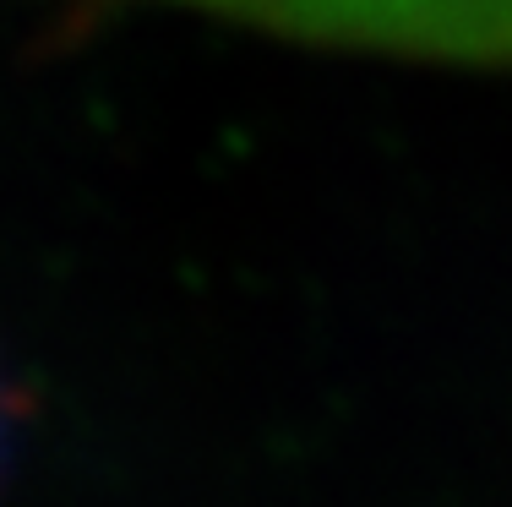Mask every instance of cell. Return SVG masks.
I'll return each mask as SVG.
<instances>
[{
    "label": "cell",
    "mask_w": 512,
    "mask_h": 507,
    "mask_svg": "<svg viewBox=\"0 0 512 507\" xmlns=\"http://www.w3.org/2000/svg\"><path fill=\"white\" fill-rule=\"evenodd\" d=\"M17 420H22V398L11 388V371L0 366V475H6V458H11V437H17Z\"/></svg>",
    "instance_id": "cell-2"
},
{
    "label": "cell",
    "mask_w": 512,
    "mask_h": 507,
    "mask_svg": "<svg viewBox=\"0 0 512 507\" xmlns=\"http://www.w3.org/2000/svg\"><path fill=\"white\" fill-rule=\"evenodd\" d=\"M322 39L382 44L398 55L512 66V0H235Z\"/></svg>",
    "instance_id": "cell-1"
}]
</instances>
